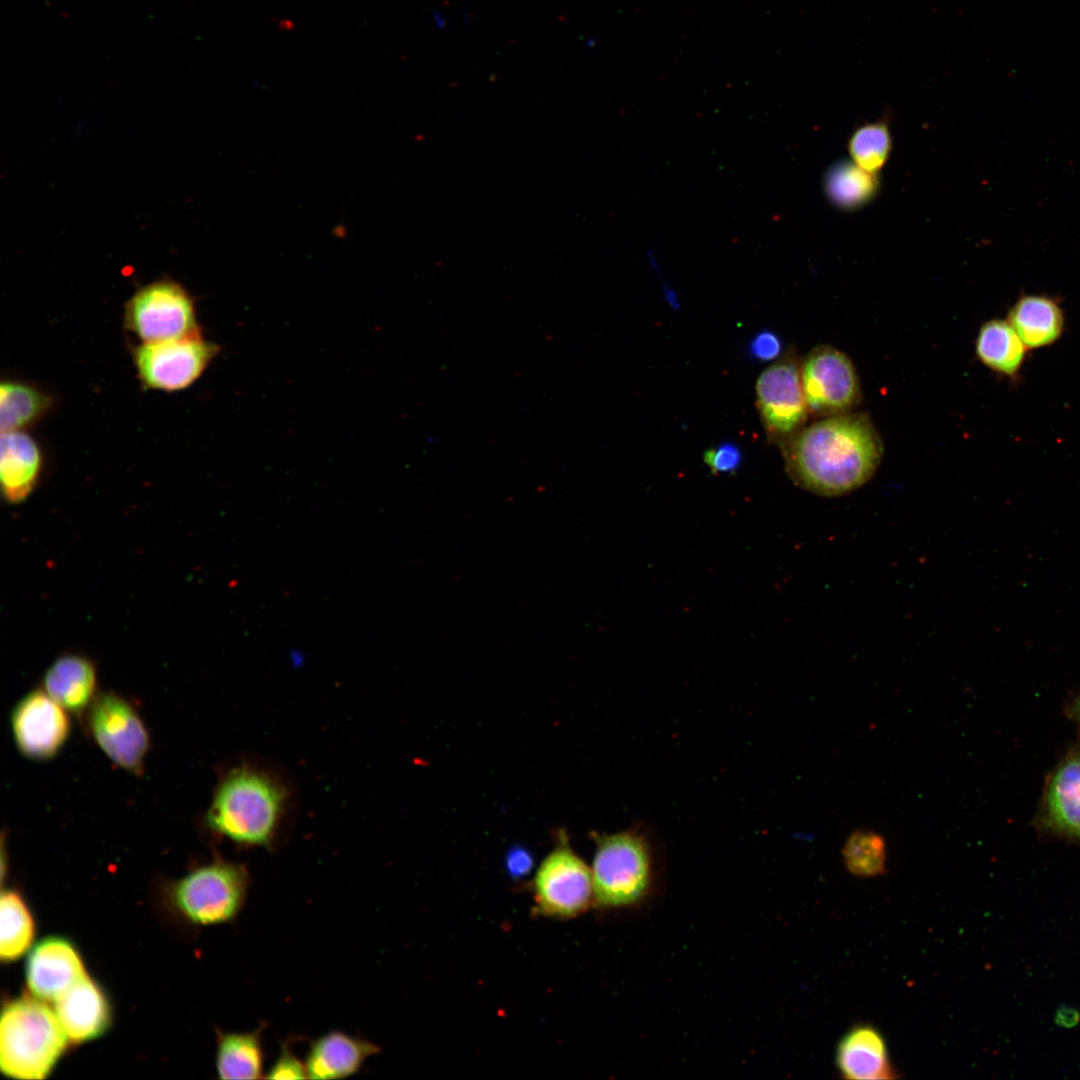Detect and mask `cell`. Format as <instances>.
<instances>
[{
	"label": "cell",
	"instance_id": "11",
	"mask_svg": "<svg viewBox=\"0 0 1080 1080\" xmlns=\"http://www.w3.org/2000/svg\"><path fill=\"white\" fill-rule=\"evenodd\" d=\"M756 403L768 435L782 442L803 428L808 416L800 362L792 353L770 365L759 375Z\"/></svg>",
	"mask_w": 1080,
	"mask_h": 1080
},
{
	"label": "cell",
	"instance_id": "28",
	"mask_svg": "<svg viewBox=\"0 0 1080 1080\" xmlns=\"http://www.w3.org/2000/svg\"><path fill=\"white\" fill-rule=\"evenodd\" d=\"M266 1079H304L307 1078L305 1060L293 1052L292 1039L283 1041L279 1053L271 1067L266 1071Z\"/></svg>",
	"mask_w": 1080,
	"mask_h": 1080
},
{
	"label": "cell",
	"instance_id": "29",
	"mask_svg": "<svg viewBox=\"0 0 1080 1080\" xmlns=\"http://www.w3.org/2000/svg\"><path fill=\"white\" fill-rule=\"evenodd\" d=\"M703 458L713 474H730L741 466L743 453L737 444L723 442L705 451Z\"/></svg>",
	"mask_w": 1080,
	"mask_h": 1080
},
{
	"label": "cell",
	"instance_id": "5",
	"mask_svg": "<svg viewBox=\"0 0 1080 1080\" xmlns=\"http://www.w3.org/2000/svg\"><path fill=\"white\" fill-rule=\"evenodd\" d=\"M250 887L247 869L215 860L190 871L171 887L177 910L190 922L216 925L231 922L245 906Z\"/></svg>",
	"mask_w": 1080,
	"mask_h": 1080
},
{
	"label": "cell",
	"instance_id": "24",
	"mask_svg": "<svg viewBox=\"0 0 1080 1080\" xmlns=\"http://www.w3.org/2000/svg\"><path fill=\"white\" fill-rule=\"evenodd\" d=\"M0 922L1 960L15 961L30 948L35 934L32 914L18 892L2 891Z\"/></svg>",
	"mask_w": 1080,
	"mask_h": 1080
},
{
	"label": "cell",
	"instance_id": "1",
	"mask_svg": "<svg viewBox=\"0 0 1080 1080\" xmlns=\"http://www.w3.org/2000/svg\"><path fill=\"white\" fill-rule=\"evenodd\" d=\"M785 468L799 487L820 496L849 493L868 482L883 457V443L864 413L823 419L780 442Z\"/></svg>",
	"mask_w": 1080,
	"mask_h": 1080
},
{
	"label": "cell",
	"instance_id": "30",
	"mask_svg": "<svg viewBox=\"0 0 1080 1080\" xmlns=\"http://www.w3.org/2000/svg\"><path fill=\"white\" fill-rule=\"evenodd\" d=\"M783 351V342L780 336L770 330L764 329L754 334L747 344V354L750 359L757 362H770L780 357Z\"/></svg>",
	"mask_w": 1080,
	"mask_h": 1080
},
{
	"label": "cell",
	"instance_id": "31",
	"mask_svg": "<svg viewBox=\"0 0 1080 1080\" xmlns=\"http://www.w3.org/2000/svg\"><path fill=\"white\" fill-rule=\"evenodd\" d=\"M1080 1014L1071 1007L1060 1008L1056 1013V1023L1064 1027H1072L1078 1023Z\"/></svg>",
	"mask_w": 1080,
	"mask_h": 1080
},
{
	"label": "cell",
	"instance_id": "23",
	"mask_svg": "<svg viewBox=\"0 0 1080 1080\" xmlns=\"http://www.w3.org/2000/svg\"><path fill=\"white\" fill-rule=\"evenodd\" d=\"M51 394L39 386L7 379L0 385L1 432L23 430L40 421L53 406Z\"/></svg>",
	"mask_w": 1080,
	"mask_h": 1080
},
{
	"label": "cell",
	"instance_id": "13",
	"mask_svg": "<svg viewBox=\"0 0 1080 1080\" xmlns=\"http://www.w3.org/2000/svg\"><path fill=\"white\" fill-rule=\"evenodd\" d=\"M1039 832L1080 845V746L1071 747L1049 772L1034 818Z\"/></svg>",
	"mask_w": 1080,
	"mask_h": 1080
},
{
	"label": "cell",
	"instance_id": "3",
	"mask_svg": "<svg viewBox=\"0 0 1080 1080\" xmlns=\"http://www.w3.org/2000/svg\"><path fill=\"white\" fill-rule=\"evenodd\" d=\"M285 799L284 788L273 777L255 768L239 767L218 785L207 825L236 843L270 847Z\"/></svg>",
	"mask_w": 1080,
	"mask_h": 1080
},
{
	"label": "cell",
	"instance_id": "19",
	"mask_svg": "<svg viewBox=\"0 0 1080 1080\" xmlns=\"http://www.w3.org/2000/svg\"><path fill=\"white\" fill-rule=\"evenodd\" d=\"M97 672L94 663L79 654H64L47 669L43 689L65 710L83 712L95 700Z\"/></svg>",
	"mask_w": 1080,
	"mask_h": 1080
},
{
	"label": "cell",
	"instance_id": "2",
	"mask_svg": "<svg viewBox=\"0 0 1080 1080\" xmlns=\"http://www.w3.org/2000/svg\"><path fill=\"white\" fill-rule=\"evenodd\" d=\"M591 874L594 903L603 909L630 910L647 904L658 888L659 862L654 840L643 824L597 835Z\"/></svg>",
	"mask_w": 1080,
	"mask_h": 1080
},
{
	"label": "cell",
	"instance_id": "4",
	"mask_svg": "<svg viewBox=\"0 0 1080 1080\" xmlns=\"http://www.w3.org/2000/svg\"><path fill=\"white\" fill-rule=\"evenodd\" d=\"M69 1038L46 1001L23 995L6 1004L0 1022V1068L11 1078L44 1079Z\"/></svg>",
	"mask_w": 1080,
	"mask_h": 1080
},
{
	"label": "cell",
	"instance_id": "27",
	"mask_svg": "<svg viewBox=\"0 0 1080 1080\" xmlns=\"http://www.w3.org/2000/svg\"><path fill=\"white\" fill-rule=\"evenodd\" d=\"M848 150L852 162L877 175L886 164L891 150L887 124L879 121L857 128L849 139Z\"/></svg>",
	"mask_w": 1080,
	"mask_h": 1080
},
{
	"label": "cell",
	"instance_id": "25",
	"mask_svg": "<svg viewBox=\"0 0 1080 1080\" xmlns=\"http://www.w3.org/2000/svg\"><path fill=\"white\" fill-rule=\"evenodd\" d=\"M879 181L875 174L869 173L854 162L842 161L829 169L824 186L829 199L836 206L854 209L872 199L878 190Z\"/></svg>",
	"mask_w": 1080,
	"mask_h": 1080
},
{
	"label": "cell",
	"instance_id": "16",
	"mask_svg": "<svg viewBox=\"0 0 1080 1080\" xmlns=\"http://www.w3.org/2000/svg\"><path fill=\"white\" fill-rule=\"evenodd\" d=\"M373 1042L333 1030L311 1041L305 1064L308 1079H341L358 1073L365 1062L379 1053Z\"/></svg>",
	"mask_w": 1080,
	"mask_h": 1080
},
{
	"label": "cell",
	"instance_id": "9",
	"mask_svg": "<svg viewBox=\"0 0 1080 1080\" xmlns=\"http://www.w3.org/2000/svg\"><path fill=\"white\" fill-rule=\"evenodd\" d=\"M93 737L106 756L119 767L140 773L149 748L148 731L134 707L122 696H97L89 715Z\"/></svg>",
	"mask_w": 1080,
	"mask_h": 1080
},
{
	"label": "cell",
	"instance_id": "22",
	"mask_svg": "<svg viewBox=\"0 0 1080 1080\" xmlns=\"http://www.w3.org/2000/svg\"><path fill=\"white\" fill-rule=\"evenodd\" d=\"M1027 347L1008 321L992 319L979 329L976 356L992 371L1016 378L1024 363Z\"/></svg>",
	"mask_w": 1080,
	"mask_h": 1080
},
{
	"label": "cell",
	"instance_id": "7",
	"mask_svg": "<svg viewBox=\"0 0 1080 1080\" xmlns=\"http://www.w3.org/2000/svg\"><path fill=\"white\" fill-rule=\"evenodd\" d=\"M218 353L217 344L198 335L141 343L133 349V362L145 387L174 392L197 381Z\"/></svg>",
	"mask_w": 1080,
	"mask_h": 1080
},
{
	"label": "cell",
	"instance_id": "6",
	"mask_svg": "<svg viewBox=\"0 0 1080 1080\" xmlns=\"http://www.w3.org/2000/svg\"><path fill=\"white\" fill-rule=\"evenodd\" d=\"M123 322L142 343L201 335L192 295L168 277L139 287L125 304Z\"/></svg>",
	"mask_w": 1080,
	"mask_h": 1080
},
{
	"label": "cell",
	"instance_id": "33",
	"mask_svg": "<svg viewBox=\"0 0 1080 1080\" xmlns=\"http://www.w3.org/2000/svg\"><path fill=\"white\" fill-rule=\"evenodd\" d=\"M1066 714L1080 725V693L1067 704Z\"/></svg>",
	"mask_w": 1080,
	"mask_h": 1080
},
{
	"label": "cell",
	"instance_id": "12",
	"mask_svg": "<svg viewBox=\"0 0 1080 1080\" xmlns=\"http://www.w3.org/2000/svg\"><path fill=\"white\" fill-rule=\"evenodd\" d=\"M11 729L18 750L27 758L47 760L54 757L70 734V720L65 710L44 689L22 697L11 714Z\"/></svg>",
	"mask_w": 1080,
	"mask_h": 1080
},
{
	"label": "cell",
	"instance_id": "14",
	"mask_svg": "<svg viewBox=\"0 0 1080 1080\" xmlns=\"http://www.w3.org/2000/svg\"><path fill=\"white\" fill-rule=\"evenodd\" d=\"M82 959L74 945L64 937L49 936L30 951L25 967L31 993L55 1002L86 975Z\"/></svg>",
	"mask_w": 1080,
	"mask_h": 1080
},
{
	"label": "cell",
	"instance_id": "20",
	"mask_svg": "<svg viewBox=\"0 0 1080 1080\" xmlns=\"http://www.w3.org/2000/svg\"><path fill=\"white\" fill-rule=\"evenodd\" d=\"M1007 321L1028 349L1055 343L1064 331V312L1056 298L1024 294L1010 308Z\"/></svg>",
	"mask_w": 1080,
	"mask_h": 1080
},
{
	"label": "cell",
	"instance_id": "18",
	"mask_svg": "<svg viewBox=\"0 0 1080 1080\" xmlns=\"http://www.w3.org/2000/svg\"><path fill=\"white\" fill-rule=\"evenodd\" d=\"M836 1063L847 1079H893L895 1071L889 1061L887 1045L882 1034L871 1025H857L840 1040Z\"/></svg>",
	"mask_w": 1080,
	"mask_h": 1080
},
{
	"label": "cell",
	"instance_id": "26",
	"mask_svg": "<svg viewBox=\"0 0 1080 1080\" xmlns=\"http://www.w3.org/2000/svg\"><path fill=\"white\" fill-rule=\"evenodd\" d=\"M842 855L847 870L857 877H876L886 872V843L872 830L857 829L850 833Z\"/></svg>",
	"mask_w": 1080,
	"mask_h": 1080
},
{
	"label": "cell",
	"instance_id": "10",
	"mask_svg": "<svg viewBox=\"0 0 1080 1080\" xmlns=\"http://www.w3.org/2000/svg\"><path fill=\"white\" fill-rule=\"evenodd\" d=\"M534 890L538 909L553 917H575L594 900L591 870L565 844L557 846L541 863Z\"/></svg>",
	"mask_w": 1080,
	"mask_h": 1080
},
{
	"label": "cell",
	"instance_id": "21",
	"mask_svg": "<svg viewBox=\"0 0 1080 1080\" xmlns=\"http://www.w3.org/2000/svg\"><path fill=\"white\" fill-rule=\"evenodd\" d=\"M265 1024L246 1032H218L216 1070L221 1079L264 1078Z\"/></svg>",
	"mask_w": 1080,
	"mask_h": 1080
},
{
	"label": "cell",
	"instance_id": "32",
	"mask_svg": "<svg viewBox=\"0 0 1080 1080\" xmlns=\"http://www.w3.org/2000/svg\"><path fill=\"white\" fill-rule=\"evenodd\" d=\"M529 857L521 850L513 852L509 859V866L512 872H522L529 866Z\"/></svg>",
	"mask_w": 1080,
	"mask_h": 1080
},
{
	"label": "cell",
	"instance_id": "15",
	"mask_svg": "<svg viewBox=\"0 0 1080 1080\" xmlns=\"http://www.w3.org/2000/svg\"><path fill=\"white\" fill-rule=\"evenodd\" d=\"M54 1010L73 1043L100 1037L111 1022L109 1002L101 988L87 974L55 1001Z\"/></svg>",
	"mask_w": 1080,
	"mask_h": 1080
},
{
	"label": "cell",
	"instance_id": "8",
	"mask_svg": "<svg viewBox=\"0 0 1080 1080\" xmlns=\"http://www.w3.org/2000/svg\"><path fill=\"white\" fill-rule=\"evenodd\" d=\"M800 374L809 412L814 415L849 413L861 401L852 361L832 346L819 345L809 351L800 362Z\"/></svg>",
	"mask_w": 1080,
	"mask_h": 1080
},
{
	"label": "cell",
	"instance_id": "17",
	"mask_svg": "<svg viewBox=\"0 0 1080 1080\" xmlns=\"http://www.w3.org/2000/svg\"><path fill=\"white\" fill-rule=\"evenodd\" d=\"M0 443L1 495L8 504H19L38 485L43 454L37 441L23 430L2 432Z\"/></svg>",
	"mask_w": 1080,
	"mask_h": 1080
}]
</instances>
